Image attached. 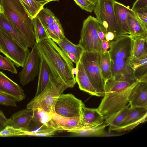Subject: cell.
<instances>
[{
    "instance_id": "6da1fadb",
    "label": "cell",
    "mask_w": 147,
    "mask_h": 147,
    "mask_svg": "<svg viewBox=\"0 0 147 147\" xmlns=\"http://www.w3.org/2000/svg\"><path fill=\"white\" fill-rule=\"evenodd\" d=\"M36 44L55 79L67 88L73 87L76 83L72 71L74 65L66 54L50 38Z\"/></svg>"
},
{
    "instance_id": "7a4b0ae2",
    "label": "cell",
    "mask_w": 147,
    "mask_h": 147,
    "mask_svg": "<svg viewBox=\"0 0 147 147\" xmlns=\"http://www.w3.org/2000/svg\"><path fill=\"white\" fill-rule=\"evenodd\" d=\"M138 80L116 81L112 77L106 81L103 98L98 108L104 116L109 115L125 107L128 98Z\"/></svg>"
},
{
    "instance_id": "3957f363",
    "label": "cell",
    "mask_w": 147,
    "mask_h": 147,
    "mask_svg": "<svg viewBox=\"0 0 147 147\" xmlns=\"http://www.w3.org/2000/svg\"><path fill=\"white\" fill-rule=\"evenodd\" d=\"M0 2L4 15L22 33L28 47L32 48L36 43L33 19L19 0H0Z\"/></svg>"
},
{
    "instance_id": "277c9868",
    "label": "cell",
    "mask_w": 147,
    "mask_h": 147,
    "mask_svg": "<svg viewBox=\"0 0 147 147\" xmlns=\"http://www.w3.org/2000/svg\"><path fill=\"white\" fill-rule=\"evenodd\" d=\"M67 88L56 80L51 74L46 87L39 94L35 96L27 104L26 108H39L51 113L58 97Z\"/></svg>"
},
{
    "instance_id": "5b68a950",
    "label": "cell",
    "mask_w": 147,
    "mask_h": 147,
    "mask_svg": "<svg viewBox=\"0 0 147 147\" xmlns=\"http://www.w3.org/2000/svg\"><path fill=\"white\" fill-rule=\"evenodd\" d=\"M100 54L84 51L79 62L83 66L99 97H103L105 94V81L100 68Z\"/></svg>"
},
{
    "instance_id": "8992f818",
    "label": "cell",
    "mask_w": 147,
    "mask_h": 147,
    "mask_svg": "<svg viewBox=\"0 0 147 147\" xmlns=\"http://www.w3.org/2000/svg\"><path fill=\"white\" fill-rule=\"evenodd\" d=\"M100 23L96 18L89 16L83 22L78 44L84 51L101 53L102 40L98 35Z\"/></svg>"
},
{
    "instance_id": "52a82bcc",
    "label": "cell",
    "mask_w": 147,
    "mask_h": 147,
    "mask_svg": "<svg viewBox=\"0 0 147 147\" xmlns=\"http://www.w3.org/2000/svg\"><path fill=\"white\" fill-rule=\"evenodd\" d=\"M108 50L111 62L120 67L131 68L129 63L132 56V38L131 35L125 34L109 41Z\"/></svg>"
},
{
    "instance_id": "ba28073f",
    "label": "cell",
    "mask_w": 147,
    "mask_h": 147,
    "mask_svg": "<svg viewBox=\"0 0 147 147\" xmlns=\"http://www.w3.org/2000/svg\"><path fill=\"white\" fill-rule=\"evenodd\" d=\"M114 1L99 0L94 10L96 18L105 31L113 32L115 38L126 34L118 25L113 7Z\"/></svg>"
},
{
    "instance_id": "9c48e42d",
    "label": "cell",
    "mask_w": 147,
    "mask_h": 147,
    "mask_svg": "<svg viewBox=\"0 0 147 147\" xmlns=\"http://www.w3.org/2000/svg\"><path fill=\"white\" fill-rule=\"evenodd\" d=\"M0 52L17 67H23L29 53L0 27Z\"/></svg>"
},
{
    "instance_id": "30bf717a",
    "label": "cell",
    "mask_w": 147,
    "mask_h": 147,
    "mask_svg": "<svg viewBox=\"0 0 147 147\" xmlns=\"http://www.w3.org/2000/svg\"><path fill=\"white\" fill-rule=\"evenodd\" d=\"M83 103L81 100L71 94H61L56 101L53 109L57 114L62 116L80 117Z\"/></svg>"
},
{
    "instance_id": "8fae6325",
    "label": "cell",
    "mask_w": 147,
    "mask_h": 147,
    "mask_svg": "<svg viewBox=\"0 0 147 147\" xmlns=\"http://www.w3.org/2000/svg\"><path fill=\"white\" fill-rule=\"evenodd\" d=\"M40 57L35 43L28 53L21 71L19 73L20 82L23 86L32 81L38 75Z\"/></svg>"
},
{
    "instance_id": "7c38bea8",
    "label": "cell",
    "mask_w": 147,
    "mask_h": 147,
    "mask_svg": "<svg viewBox=\"0 0 147 147\" xmlns=\"http://www.w3.org/2000/svg\"><path fill=\"white\" fill-rule=\"evenodd\" d=\"M147 118V108L130 107L126 116L115 131L119 132L132 130L146 121Z\"/></svg>"
},
{
    "instance_id": "4fadbf2b",
    "label": "cell",
    "mask_w": 147,
    "mask_h": 147,
    "mask_svg": "<svg viewBox=\"0 0 147 147\" xmlns=\"http://www.w3.org/2000/svg\"><path fill=\"white\" fill-rule=\"evenodd\" d=\"M53 128L56 131H72L83 127L81 125L80 116L75 117H66L57 114L54 109L51 113Z\"/></svg>"
},
{
    "instance_id": "5bb4252c",
    "label": "cell",
    "mask_w": 147,
    "mask_h": 147,
    "mask_svg": "<svg viewBox=\"0 0 147 147\" xmlns=\"http://www.w3.org/2000/svg\"><path fill=\"white\" fill-rule=\"evenodd\" d=\"M0 92L13 97L17 102L22 101L26 97L21 88L0 71Z\"/></svg>"
},
{
    "instance_id": "9a60e30c",
    "label": "cell",
    "mask_w": 147,
    "mask_h": 147,
    "mask_svg": "<svg viewBox=\"0 0 147 147\" xmlns=\"http://www.w3.org/2000/svg\"><path fill=\"white\" fill-rule=\"evenodd\" d=\"M105 116L98 111L97 109L86 107L83 103L80 112V120L83 128L100 125L105 121Z\"/></svg>"
},
{
    "instance_id": "2e32d148",
    "label": "cell",
    "mask_w": 147,
    "mask_h": 147,
    "mask_svg": "<svg viewBox=\"0 0 147 147\" xmlns=\"http://www.w3.org/2000/svg\"><path fill=\"white\" fill-rule=\"evenodd\" d=\"M128 101L130 107L147 108V82H138L130 93Z\"/></svg>"
},
{
    "instance_id": "e0dca14e",
    "label": "cell",
    "mask_w": 147,
    "mask_h": 147,
    "mask_svg": "<svg viewBox=\"0 0 147 147\" xmlns=\"http://www.w3.org/2000/svg\"><path fill=\"white\" fill-rule=\"evenodd\" d=\"M114 12L117 22L120 27L126 34L131 35L129 27L127 17L134 13L131 9L114 0L113 3Z\"/></svg>"
},
{
    "instance_id": "ac0fdd59",
    "label": "cell",
    "mask_w": 147,
    "mask_h": 147,
    "mask_svg": "<svg viewBox=\"0 0 147 147\" xmlns=\"http://www.w3.org/2000/svg\"><path fill=\"white\" fill-rule=\"evenodd\" d=\"M33 115V109L26 108L20 110L8 119L7 125L28 130Z\"/></svg>"
},
{
    "instance_id": "d6986e66",
    "label": "cell",
    "mask_w": 147,
    "mask_h": 147,
    "mask_svg": "<svg viewBox=\"0 0 147 147\" xmlns=\"http://www.w3.org/2000/svg\"><path fill=\"white\" fill-rule=\"evenodd\" d=\"M0 27L23 48L28 50V48L23 35L3 13H0Z\"/></svg>"
},
{
    "instance_id": "ffe728a7",
    "label": "cell",
    "mask_w": 147,
    "mask_h": 147,
    "mask_svg": "<svg viewBox=\"0 0 147 147\" xmlns=\"http://www.w3.org/2000/svg\"><path fill=\"white\" fill-rule=\"evenodd\" d=\"M78 72L75 78L79 88L82 90L90 95L98 96L97 92L92 86L84 69L80 62L76 65Z\"/></svg>"
},
{
    "instance_id": "44dd1931",
    "label": "cell",
    "mask_w": 147,
    "mask_h": 147,
    "mask_svg": "<svg viewBox=\"0 0 147 147\" xmlns=\"http://www.w3.org/2000/svg\"><path fill=\"white\" fill-rule=\"evenodd\" d=\"M129 65L133 70L134 76L136 80L147 82V57L140 59L132 56Z\"/></svg>"
},
{
    "instance_id": "7402d4cb",
    "label": "cell",
    "mask_w": 147,
    "mask_h": 147,
    "mask_svg": "<svg viewBox=\"0 0 147 147\" xmlns=\"http://www.w3.org/2000/svg\"><path fill=\"white\" fill-rule=\"evenodd\" d=\"M131 36L132 38V56L140 59L147 57V37Z\"/></svg>"
},
{
    "instance_id": "603a6c76",
    "label": "cell",
    "mask_w": 147,
    "mask_h": 147,
    "mask_svg": "<svg viewBox=\"0 0 147 147\" xmlns=\"http://www.w3.org/2000/svg\"><path fill=\"white\" fill-rule=\"evenodd\" d=\"M38 81L35 96L39 94L46 87L51 75L50 68L45 60L40 56Z\"/></svg>"
},
{
    "instance_id": "cb8c5ba5",
    "label": "cell",
    "mask_w": 147,
    "mask_h": 147,
    "mask_svg": "<svg viewBox=\"0 0 147 147\" xmlns=\"http://www.w3.org/2000/svg\"><path fill=\"white\" fill-rule=\"evenodd\" d=\"M128 105L121 110L109 115L105 116L104 122L109 126V131H115L126 116L129 110Z\"/></svg>"
},
{
    "instance_id": "d4e9b609",
    "label": "cell",
    "mask_w": 147,
    "mask_h": 147,
    "mask_svg": "<svg viewBox=\"0 0 147 147\" xmlns=\"http://www.w3.org/2000/svg\"><path fill=\"white\" fill-rule=\"evenodd\" d=\"M127 22L131 35L147 37V28L138 20L135 13L129 15Z\"/></svg>"
},
{
    "instance_id": "484cf974",
    "label": "cell",
    "mask_w": 147,
    "mask_h": 147,
    "mask_svg": "<svg viewBox=\"0 0 147 147\" xmlns=\"http://www.w3.org/2000/svg\"><path fill=\"white\" fill-rule=\"evenodd\" d=\"M57 44L65 53H69L74 54L79 62L84 50L78 44H73L65 37L59 40Z\"/></svg>"
},
{
    "instance_id": "4316f807",
    "label": "cell",
    "mask_w": 147,
    "mask_h": 147,
    "mask_svg": "<svg viewBox=\"0 0 147 147\" xmlns=\"http://www.w3.org/2000/svg\"><path fill=\"white\" fill-rule=\"evenodd\" d=\"M107 126V125L104 122L100 125L83 128L71 132L81 136H102L105 135V129Z\"/></svg>"
},
{
    "instance_id": "83f0119b",
    "label": "cell",
    "mask_w": 147,
    "mask_h": 147,
    "mask_svg": "<svg viewBox=\"0 0 147 147\" xmlns=\"http://www.w3.org/2000/svg\"><path fill=\"white\" fill-rule=\"evenodd\" d=\"M33 109V115L32 121L39 124L45 125L47 127L54 129L52 121L51 113L46 112L39 108Z\"/></svg>"
},
{
    "instance_id": "f1b7e54d",
    "label": "cell",
    "mask_w": 147,
    "mask_h": 147,
    "mask_svg": "<svg viewBox=\"0 0 147 147\" xmlns=\"http://www.w3.org/2000/svg\"><path fill=\"white\" fill-rule=\"evenodd\" d=\"M100 66L102 76L105 82L112 77L111 59L108 51L101 53Z\"/></svg>"
},
{
    "instance_id": "f546056e",
    "label": "cell",
    "mask_w": 147,
    "mask_h": 147,
    "mask_svg": "<svg viewBox=\"0 0 147 147\" xmlns=\"http://www.w3.org/2000/svg\"><path fill=\"white\" fill-rule=\"evenodd\" d=\"M30 18L33 19L35 17L43 5L35 0H19Z\"/></svg>"
},
{
    "instance_id": "4dcf8cb0",
    "label": "cell",
    "mask_w": 147,
    "mask_h": 147,
    "mask_svg": "<svg viewBox=\"0 0 147 147\" xmlns=\"http://www.w3.org/2000/svg\"><path fill=\"white\" fill-rule=\"evenodd\" d=\"M33 21L36 43L49 38L45 28L38 18L36 16Z\"/></svg>"
},
{
    "instance_id": "1f68e13d",
    "label": "cell",
    "mask_w": 147,
    "mask_h": 147,
    "mask_svg": "<svg viewBox=\"0 0 147 147\" xmlns=\"http://www.w3.org/2000/svg\"><path fill=\"white\" fill-rule=\"evenodd\" d=\"M29 131L7 125L0 131V137L28 136Z\"/></svg>"
},
{
    "instance_id": "d6a6232c",
    "label": "cell",
    "mask_w": 147,
    "mask_h": 147,
    "mask_svg": "<svg viewBox=\"0 0 147 147\" xmlns=\"http://www.w3.org/2000/svg\"><path fill=\"white\" fill-rule=\"evenodd\" d=\"M36 16L45 28L53 24L55 16L50 9L44 7L40 10Z\"/></svg>"
},
{
    "instance_id": "836d02e7",
    "label": "cell",
    "mask_w": 147,
    "mask_h": 147,
    "mask_svg": "<svg viewBox=\"0 0 147 147\" xmlns=\"http://www.w3.org/2000/svg\"><path fill=\"white\" fill-rule=\"evenodd\" d=\"M14 65L10 59L0 55V69L9 71L13 74H17V70Z\"/></svg>"
},
{
    "instance_id": "e575fe53",
    "label": "cell",
    "mask_w": 147,
    "mask_h": 147,
    "mask_svg": "<svg viewBox=\"0 0 147 147\" xmlns=\"http://www.w3.org/2000/svg\"><path fill=\"white\" fill-rule=\"evenodd\" d=\"M82 9L91 13L94 11L99 0H74Z\"/></svg>"
},
{
    "instance_id": "d590c367",
    "label": "cell",
    "mask_w": 147,
    "mask_h": 147,
    "mask_svg": "<svg viewBox=\"0 0 147 147\" xmlns=\"http://www.w3.org/2000/svg\"><path fill=\"white\" fill-rule=\"evenodd\" d=\"M17 102L13 97L0 92V104L16 107Z\"/></svg>"
},
{
    "instance_id": "8d00e7d4",
    "label": "cell",
    "mask_w": 147,
    "mask_h": 147,
    "mask_svg": "<svg viewBox=\"0 0 147 147\" xmlns=\"http://www.w3.org/2000/svg\"><path fill=\"white\" fill-rule=\"evenodd\" d=\"M55 32L59 40L65 37L63 29L59 20L55 16L53 24Z\"/></svg>"
},
{
    "instance_id": "74e56055",
    "label": "cell",
    "mask_w": 147,
    "mask_h": 147,
    "mask_svg": "<svg viewBox=\"0 0 147 147\" xmlns=\"http://www.w3.org/2000/svg\"><path fill=\"white\" fill-rule=\"evenodd\" d=\"M138 20L147 28V10H140L134 11Z\"/></svg>"
},
{
    "instance_id": "f35d334b",
    "label": "cell",
    "mask_w": 147,
    "mask_h": 147,
    "mask_svg": "<svg viewBox=\"0 0 147 147\" xmlns=\"http://www.w3.org/2000/svg\"><path fill=\"white\" fill-rule=\"evenodd\" d=\"M131 9L133 11L147 10V0H136L134 3Z\"/></svg>"
},
{
    "instance_id": "ab89813d",
    "label": "cell",
    "mask_w": 147,
    "mask_h": 147,
    "mask_svg": "<svg viewBox=\"0 0 147 147\" xmlns=\"http://www.w3.org/2000/svg\"><path fill=\"white\" fill-rule=\"evenodd\" d=\"M45 28L49 38L57 43L59 39L55 32L53 24Z\"/></svg>"
},
{
    "instance_id": "60d3db41",
    "label": "cell",
    "mask_w": 147,
    "mask_h": 147,
    "mask_svg": "<svg viewBox=\"0 0 147 147\" xmlns=\"http://www.w3.org/2000/svg\"><path fill=\"white\" fill-rule=\"evenodd\" d=\"M98 35L102 41L106 40L105 37V31L100 24L98 30Z\"/></svg>"
},
{
    "instance_id": "b9f144b4",
    "label": "cell",
    "mask_w": 147,
    "mask_h": 147,
    "mask_svg": "<svg viewBox=\"0 0 147 147\" xmlns=\"http://www.w3.org/2000/svg\"><path fill=\"white\" fill-rule=\"evenodd\" d=\"M8 119L5 117L3 113L0 110V124L6 126L7 124Z\"/></svg>"
},
{
    "instance_id": "7bdbcfd3",
    "label": "cell",
    "mask_w": 147,
    "mask_h": 147,
    "mask_svg": "<svg viewBox=\"0 0 147 147\" xmlns=\"http://www.w3.org/2000/svg\"><path fill=\"white\" fill-rule=\"evenodd\" d=\"M110 46L109 42H108L106 40H102L101 44L102 52H105L108 51V49L109 48Z\"/></svg>"
},
{
    "instance_id": "ee69618b",
    "label": "cell",
    "mask_w": 147,
    "mask_h": 147,
    "mask_svg": "<svg viewBox=\"0 0 147 147\" xmlns=\"http://www.w3.org/2000/svg\"><path fill=\"white\" fill-rule=\"evenodd\" d=\"M114 34L111 31H108L105 34L106 40L108 42L113 40L115 38Z\"/></svg>"
},
{
    "instance_id": "f6af8a7d",
    "label": "cell",
    "mask_w": 147,
    "mask_h": 147,
    "mask_svg": "<svg viewBox=\"0 0 147 147\" xmlns=\"http://www.w3.org/2000/svg\"><path fill=\"white\" fill-rule=\"evenodd\" d=\"M65 54H66L72 61L76 63V65L78 64L79 62L78 61L76 57L74 54L69 53H66Z\"/></svg>"
},
{
    "instance_id": "bcb514c9",
    "label": "cell",
    "mask_w": 147,
    "mask_h": 147,
    "mask_svg": "<svg viewBox=\"0 0 147 147\" xmlns=\"http://www.w3.org/2000/svg\"><path fill=\"white\" fill-rule=\"evenodd\" d=\"M41 5L44 6L47 3L51 1H59V0H35Z\"/></svg>"
},
{
    "instance_id": "7dc6e473",
    "label": "cell",
    "mask_w": 147,
    "mask_h": 147,
    "mask_svg": "<svg viewBox=\"0 0 147 147\" xmlns=\"http://www.w3.org/2000/svg\"><path fill=\"white\" fill-rule=\"evenodd\" d=\"M72 73L73 75H76L78 72V69L77 67L73 68L72 70Z\"/></svg>"
},
{
    "instance_id": "c3c4849f",
    "label": "cell",
    "mask_w": 147,
    "mask_h": 147,
    "mask_svg": "<svg viewBox=\"0 0 147 147\" xmlns=\"http://www.w3.org/2000/svg\"><path fill=\"white\" fill-rule=\"evenodd\" d=\"M4 10L3 7L0 2V13H3Z\"/></svg>"
},
{
    "instance_id": "681fc988",
    "label": "cell",
    "mask_w": 147,
    "mask_h": 147,
    "mask_svg": "<svg viewBox=\"0 0 147 147\" xmlns=\"http://www.w3.org/2000/svg\"><path fill=\"white\" fill-rule=\"evenodd\" d=\"M5 126L0 124V131L3 129Z\"/></svg>"
},
{
    "instance_id": "f907efd6",
    "label": "cell",
    "mask_w": 147,
    "mask_h": 147,
    "mask_svg": "<svg viewBox=\"0 0 147 147\" xmlns=\"http://www.w3.org/2000/svg\"><path fill=\"white\" fill-rule=\"evenodd\" d=\"M112 0V1H114L115 0Z\"/></svg>"
}]
</instances>
